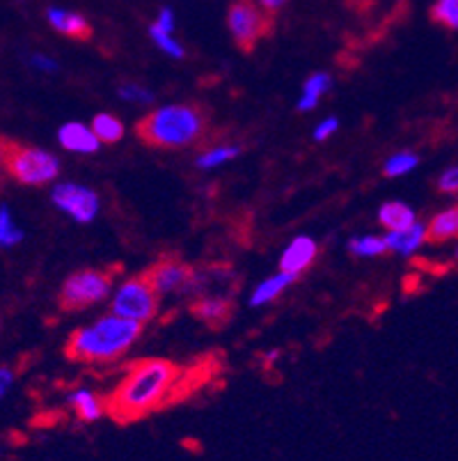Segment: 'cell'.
<instances>
[{"label": "cell", "mask_w": 458, "mask_h": 461, "mask_svg": "<svg viewBox=\"0 0 458 461\" xmlns=\"http://www.w3.org/2000/svg\"><path fill=\"white\" fill-rule=\"evenodd\" d=\"M378 223L390 232H403L415 225V213L403 203H385L378 212Z\"/></svg>", "instance_id": "cell-16"}, {"label": "cell", "mask_w": 458, "mask_h": 461, "mask_svg": "<svg viewBox=\"0 0 458 461\" xmlns=\"http://www.w3.org/2000/svg\"><path fill=\"white\" fill-rule=\"evenodd\" d=\"M92 131L96 133L99 142L115 145L124 136V124L115 115H111V113H101V115L94 117V122H92Z\"/></svg>", "instance_id": "cell-19"}, {"label": "cell", "mask_w": 458, "mask_h": 461, "mask_svg": "<svg viewBox=\"0 0 458 461\" xmlns=\"http://www.w3.org/2000/svg\"><path fill=\"white\" fill-rule=\"evenodd\" d=\"M436 188H438V193H445V195H454V193H458V166L445 170V173L440 175Z\"/></svg>", "instance_id": "cell-27"}, {"label": "cell", "mask_w": 458, "mask_h": 461, "mask_svg": "<svg viewBox=\"0 0 458 461\" xmlns=\"http://www.w3.org/2000/svg\"><path fill=\"white\" fill-rule=\"evenodd\" d=\"M19 239H21V232L14 228V223H12L10 212L3 207L0 209V244L12 246V244H16Z\"/></svg>", "instance_id": "cell-25"}, {"label": "cell", "mask_w": 458, "mask_h": 461, "mask_svg": "<svg viewBox=\"0 0 458 461\" xmlns=\"http://www.w3.org/2000/svg\"><path fill=\"white\" fill-rule=\"evenodd\" d=\"M348 250L353 255H360V258H373V255H385L390 253V246L385 239L381 237H363V239H353L348 244Z\"/></svg>", "instance_id": "cell-22"}, {"label": "cell", "mask_w": 458, "mask_h": 461, "mask_svg": "<svg viewBox=\"0 0 458 461\" xmlns=\"http://www.w3.org/2000/svg\"><path fill=\"white\" fill-rule=\"evenodd\" d=\"M188 312L200 320L202 324H207L209 329L220 330L232 321L234 312H237V301L232 296H213V294H202L188 305Z\"/></svg>", "instance_id": "cell-10"}, {"label": "cell", "mask_w": 458, "mask_h": 461, "mask_svg": "<svg viewBox=\"0 0 458 461\" xmlns=\"http://www.w3.org/2000/svg\"><path fill=\"white\" fill-rule=\"evenodd\" d=\"M157 26L163 28L166 32H172V28H175V21H172V12L170 10H163L161 16H158Z\"/></svg>", "instance_id": "cell-32"}, {"label": "cell", "mask_w": 458, "mask_h": 461, "mask_svg": "<svg viewBox=\"0 0 458 461\" xmlns=\"http://www.w3.org/2000/svg\"><path fill=\"white\" fill-rule=\"evenodd\" d=\"M121 271H124L121 264H112L108 269L74 271L62 283L58 305H60L62 312H81V310L92 308L111 294L112 285Z\"/></svg>", "instance_id": "cell-4"}, {"label": "cell", "mask_w": 458, "mask_h": 461, "mask_svg": "<svg viewBox=\"0 0 458 461\" xmlns=\"http://www.w3.org/2000/svg\"><path fill=\"white\" fill-rule=\"evenodd\" d=\"M452 239H458V204L436 213L424 230V241L431 246H443Z\"/></svg>", "instance_id": "cell-13"}, {"label": "cell", "mask_w": 458, "mask_h": 461, "mask_svg": "<svg viewBox=\"0 0 458 461\" xmlns=\"http://www.w3.org/2000/svg\"><path fill=\"white\" fill-rule=\"evenodd\" d=\"M227 26L241 53H252L259 41L275 28V16L268 14L259 0H234L227 12Z\"/></svg>", "instance_id": "cell-5"}, {"label": "cell", "mask_w": 458, "mask_h": 461, "mask_svg": "<svg viewBox=\"0 0 458 461\" xmlns=\"http://www.w3.org/2000/svg\"><path fill=\"white\" fill-rule=\"evenodd\" d=\"M46 19L53 28H56L60 35L69 37V40L76 41H90L92 40V26L90 21L85 16L76 14V12H67V10H58V7H50L46 12Z\"/></svg>", "instance_id": "cell-11"}, {"label": "cell", "mask_w": 458, "mask_h": 461, "mask_svg": "<svg viewBox=\"0 0 458 461\" xmlns=\"http://www.w3.org/2000/svg\"><path fill=\"white\" fill-rule=\"evenodd\" d=\"M319 255V246L314 244L310 237H298L293 239L292 246L287 249V253L280 259V269L287 271V274H305L314 264Z\"/></svg>", "instance_id": "cell-12"}, {"label": "cell", "mask_w": 458, "mask_h": 461, "mask_svg": "<svg viewBox=\"0 0 458 461\" xmlns=\"http://www.w3.org/2000/svg\"><path fill=\"white\" fill-rule=\"evenodd\" d=\"M151 37H154V41H157V44L161 46L163 51L170 53L172 58H184V49H182V44H179V41L172 40L170 32H166V31H163V28H158L157 23H154V26H151Z\"/></svg>", "instance_id": "cell-24"}, {"label": "cell", "mask_w": 458, "mask_h": 461, "mask_svg": "<svg viewBox=\"0 0 458 461\" xmlns=\"http://www.w3.org/2000/svg\"><path fill=\"white\" fill-rule=\"evenodd\" d=\"M284 3H287V0H259V5H262L264 10H266L268 14H273V16L280 12V7H283Z\"/></svg>", "instance_id": "cell-33"}, {"label": "cell", "mask_w": 458, "mask_h": 461, "mask_svg": "<svg viewBox=\"0 0 458 461\" xmlns=\"http://www.w3.org/2000/svg\"><path fill=\"white\" fill-rule=\"evenodd\" d=\"M419 158L415 157L413 152H401V154H394L392 158H390L388 163H385L383 167V175L385 177H397V175H403L409 173L410 167L418 166Z\"/></svg>", "instance_id": "cell-23"}, {"label": "cell", "mask_w": 458, "mask_h": 461, "mask_svg": "<svg viewBox=\"0 0 458 461\" xmlns=\"http://www.w3.org/2000/svg\"><path fill=\"white\" fill-rule=\"evenodd\" d=\"M298 278H301V276L287 274V271H280V274L273 276V278L264 280V283L257 287V292L252 294V305L271 303V301H275L277 296L283 294V292L289 287V285L296 283Z\"/></svg>", "instance_id": "cell-17"}, {"label": "cell", "mask_w": 458, "mask_h": 461, "mask_svg": "<svg viewBox=\"0 0 458 461\" xmlns=\"http://www.w3.org/2000/svg\"><path fill=\"white\" fill-rule=\"evenodd\" d=\"M158 305H161V294L151 285L149 276L142 271V274L129 278L117 289V294L112 296L111 312L147 324L158 314Z\"/></svg>", "instance_id": "cell-7"}, {"label": "cell", "mask_w": 458, "mask_h": 461, "mask_svg": "<svg viewBox=\"0 0 458 461\" xmlns=\"http://www.w3.org/2000/svg\"><path fill=\"white\" fill-rule=\"evenodd\" d=\"M53 203L62 212L74 216L76 221H81V223H90L92 218L96 216V209H99V200H96L94 193L90 188L76 186V184H60V186H56Z\"/></svg>", "instance_id": "cell-9"}, {"label": "cell", "mask_w": 458, "mask_h": 461, "mask_svg": "<svg viewBox=\"0 0 458 461\" xmlns=\"http://www.w3.org/2000/svg\"><path fill=\"white\" fill-rule=\"evenodd\" d=\"M60 142L62 148L69 149V152L78 154H92L99 149V138L92 129L83 127V124H67V127L60 129Z\"/></svg>", "instance_id": "cell-14"}, {"label": "cell", "mask_w": 458, "mask_h": 461, "mask_svg": "<svg viewBox=\"0 0 458 461\" xmlns=\"http://www.w3.org/2000/svg\"><path fill=\"white\" fill-rule=\"evenodd\" d=\"M7 175L23 186L41 188L60 175V163L53 154L44 152V149L12 140L10 157H7Z\"/></svg>", "instance_id": "cell-6"}, {"label": "cell", "mask_w": 458, "mask_h": 461, "mask_svg": "<svg viewBox=\"0 0 458 461\" xmlns=\"http://www.w3.org/2000/svg\"><path fill=\"white\" fill-rule=\"evenodd\" d=\"M120 92L126 96V99H133V102H149L151 99L149 92L142 90V87L138 86H124Z\"/></svg>", "instance_id": "cell-28"}, {"label": "cell", "mask_w": 458, "mask_h": 461, "mask_svg": "<svg viewBox=\"0 0 458 461\" xmlns=\"http://www.w3.org/2000/svg\"><path fill=\"white\" fill-rule=\"evenodd\" d=\"M238 152H241V148H218V149H211V152H207V154H204V157L200 158V166L202 167L218 166V163L229 161V158H234Z\"/></svg>", "instance_id": "cell-26"}, {"label": "cell", "mask_w": 458, "mask_h": 461, "mask_svg": "<svg viewBox=\"0 0 458 461\" xmlns=\"http://www.w3.org/2000/svg\"><path fill=\"white\" fill-rule=\"evenodd\" d=\"M12 379H14V376H12V372L5 370V367H0V397L5 395L7 385L12 384Z\"/></svg>", "instance_id": "cell-34"}, {"label": "cell", "mask_w": 458, "mask_h": 461, "mask_svg": "<svg viewBox=\"0 0 458 461\" xmlns=\"http://www.w3.org/2000/svg\"><path fill=\"white\" fill-rule=\"evenodd\" d=\"M149 276L151 285L157 287L161 296L166 294H184V292H195L197 289V276L200 271L193 264L184 262L179 255L166 253L151 264L149 269H145Z\"/></svg>", "instance_id": "cell-8"}, {"label": "cell", "mask_w": 458, "mask_h": 461, "mask_svg": "<svg viewBox=\"0 0 458 461\" xmlns=\"http://www.w3.org/2000/svg\"><path fill=\"white\" fill-rule=\"evenodd\" d=\"M428 16L447 31H458V0H436Z\"/></svg>", "instance_id": "cell-20"}, {"label": "cell", "mask_w": 458, "mask_h": 461, "mask_svg": "<svg viewBox=\"0 0 458 461\" xmlns=\"http://www.w3.org/2000/svg\"><path fill=\"white\" fill-rule=\"evenodd\" d=\"M145 324L111 312L92 326L76 329L65 345V358L85 366H106L121 358L140 338Z\"/></svg>", "instance_id": "cell-3"}, {"label": "cell", "mask_w": 458, "mask_h": 461, "mask_svg": "<svg viewBox=\"0 0 458 461\" xmlns=\"http://www.w3.org/2000/svg\"><path fill=\"white\" fill-rule=\"evenodd\" d=\"M69 404L71 409H74L76 416H78V420L83 422H96L99 418L108 416L106 397L101 400V397L92 391H76L74 395H69Z\"/></svg>", "instance_id": "cell-15"}, {"label": "cell", "mask_w": 458, "mask_h": 461, "mask_svg": "<svg viewBox=\"0 0 458 461\" xmlns=\"http://www.w3.org/2000/svg\"><path fill=\"white\" fill-rule=\"evenodd\" d=\"M330 87V77L328 74H312L305 83V92L301 96V104H298V111H312L317 106L319 96Z\"/></svg>", "instance_id": "cell-21"}, {"label": "cell", "mask_w": 458, "mask_h": 461, "mask_svg": "<svg viewBox=\"0 0 458 461\" xmlns=\"http://www.w3.org/2000/svg\"><path fill=\"white\" fill-rule=\"evenodd\" d=\"M211 127V111L202 104H175L145 115L136 124V136L151 149H186L207 138Z\"/></svg>", "instance_id": "cell-2"}, {"label": "cell", "mask_w": 458, "mask_h": 461, "mask_svg": "<svg viewBox=\"0 0 458 461\" xmlns=\"http://www.w3.org/2000/svg\"><path fill=\"white\" fill-rule=\"evenodd\" d=\"M10 148H12V140L0 136V182H3V177L7 175V157H10Z\"/></svg>", "instance_id": "cell-29"}, {"label": "cell", "mask_w": 458, "mask_h": 461, "mask_svg": "<svg viewBox=\"0 0 458 461\" xmlns=\"http://www.w3.org/2000/svg\"><path fill=\"white\" fill-rule=\"evenodd\" d=\"M424 230H427L424 225L415 223L413 228L403 230V232H390L385 241H388L390 250H394V253H413L424 241Z\"/></svg>", "instance_id": "cell-18"}, {"label": "cell", "mask_w": 458, "mask_h": 461, "mask_svg": "<svg viewBox=\"0 0 458 461\" xmlns=\"http://www.w3.org/2000/svg\"><path fill=\"white\" fill-rule=\"evenodd\" d=\"M225 367L222 351H207L191 363L167 358H140L124 367V375L106 397L108 416L120 425H131L195 395Z\"/></svg>", "instance_id": "cell-1"}, {"label": "cell", "mask_w": 458, "mask_h": 461, "mask_svg": "<svg viewBox=\"0 0 458 461\" xmlns=\"http://www.w3.org/2000/svg\"><path fill=\"white\" fill-rule=\"evenodd\" d=\"M344 3H346V5L355 12H369L376 0H344Z\"/></svg>", "instance_id": "cell-31"}, {"label": "cell", "mask_w": 458, "mask_h": 461, "mask_svg": "<svg viewBox=\"0 0 458 461\" xmlns=\"http://www.w3.org/2000/svg\"><path fill=\"white\" fill-rule=\"evenodd\" d=\"M335 129H337V120H335V117H330V120H326V122H323L321 127L317 129L314 138H317V140H326V138L330 136V133H333Z\"/></svg>", "instance_id": "cell-30"}]
</instances>
